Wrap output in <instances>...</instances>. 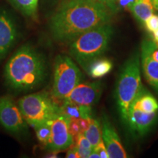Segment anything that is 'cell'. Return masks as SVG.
<instances>
[{"mask_svg": "<svg viewBox=\"0 0 158 158\" xmlns=\"http://www.w3.org/2000/svg\"><path fill=\"white\" fill-rule=\"evenodd\" d=\"M114 13L98 0H65L50 19L55 40L70 43L86 31L110 23Z\"/></svg>", "mask_w": 158, "mask_h": 158, "instance_id": "obj_1", "label": "cell"}, {"mask_svg": "<svg viewBox=\"0 0 158 158\" xmlns=\"http://www.w3.org/2000/svg\"><path fill=\"white\" fill-rule=\"evenodd\" d=\"M48 76V64L40 51L27 44L15 51L6 64L5 78L10 87L24 92L38 87Z\"/></svg>", "mask_w": 158, "mask_h": 158, "instance_id": "obj_2", "label": "cell"}, {"mask_svg": "<svg viewBox=\"0 0 158 158\" xmlns=\"http://www.w3.org/2000/svg\"><path fill=\"white\" fill-rule=\"evenodd\" d=\"M113 32L110 23L86 31L69 43V54L86 72L91 63L107 51Z\"/></svg>", "mask_w": 158, "mask_h": 158, "instance_id": "obj_3", "label": "cell"}, {"mask_svg": "<svg viewBox=\"0 0 158 158\" xmlns=\"http://www.w3.org/2000/svg\"><path fill=\"white\" fill-rule=\"evenodd\" d=\"M143 87L141 78V60L139 54L135 53L122 66L116 86V104L124 123L130 106Z\"/></svg>", "mask_w": 158, "mask_h": 158, "instance_id": "obj_4", "label": "cell"}, {"mask_svg": "<svg viewBox=\"0 0 158 158\" xmlns=\"http://www.w3.org/2000/svg\"><path fill=\"white\" fill-rule=\"evenodd\" d=\"M18 104L26 122L33 127L51 121L60 113V108L44 92L23 97L20 99Z\"/></svg>", "mask_w": 158, "mask_h": 158, "instance_id": "obj_5", "label": "cell"}, {"mask_svg": "<svg viewBox=\"0 0 158 158\" xmlns=\"http://www.w3.org/2000/svg\"><path fill=\"white\" fill-rule=\"evenodd\" d=\"M83 78L81 71L70 57L59 54L54 62L53 96L63 100L82 81Z\"/></svg>", "mask_w": 158, "mask_h": 158, "instance_id": "obj_6", "label": "cell"}, {"mask_svg": "<svg viewBox=\"0 0 158 158\" xmlns=\"http://www.w3.org/2000/svg\"><path fill=\"white\" fill-rule=\"evenodd\" d=\"M0 124L10 133L19 134L27 129V122L21 110L9 97L0 98Z\"/></svg>", "mask_w": 158, "mask_h": 158, "instance_id": "obj_7", "label": "cell"}, {"mask_svg": "<svg viewBox=\"0 0 158 158\" xmlns=\"http://www.w3.org/2000/svg\"><path fill=\"white\" fill-rule=\"evenodd\" d=\"M70 118L59 113L51 122V136L47 149L54 152L70 148L74 139L69 131Z\"/></svg>", "mask_w": 158, "mask_h": 158, "instance_id": "obj_8", "label": "cell"}, {"mask_svg": "<svg viewBox=\"0 0 158 158\" xmlns=\"http://www.w3.org/2000/svg\"><path fill=\"white\" fill-rule=\"evenodd\" d=\"M19 36L15 18L6 9L0 8V62L8 54Z\"/></svg>", "mask_w": 158, "mask_h": 158, "instance_id": "obj_9", "label": "cell"}, {"mask_svg": "<svg viewBox=\"0 0 158 158\" xmlns=\"http://www.w3.org/2000/svg\"><path fill=\"white\" fill-rule=\"evenodd\" d=\"M102 92V84L100 81L81 82L63 100V102L92 107L99 101Z\"/></svg>", "mask_w": 158, "mask_h": 158, "instance_id": "obj_10", "label": "cell"}, {"mask_svg": "<svg viewBox=\"0 0 158 158\" xmlns=\"http://www.w3.org/2000/svg\"><path fill=\"white\" fill-rule=\"evenodd\" d=\"M157 121L158 111L147 113L131 104L125 123L133 134L143 136L152 129Z\"/></svg>", "mask_w": 158, "mask_h": 158, "instance_id": "obj_11", "label": "cell"}, {"mask_svg": "<svg viewBox=\"0 0 158 158\" xmlns=\"http://www.w3.org/2000/svg\"><path fill=\"white\" fill-rule=\"evenodd\" d=\"M102 139L107 149L110 158H126L127 152L122 146L119 136L107 116H102L101 119Z\"/></svg>", "mask_w": 158, "mask_h": 158, "instance_id": "obj_12", "label": "cell"}, {"mask_svg": "<svg viewBox=\"0 0 158 158\" xmlns=\"http://www.w3.org/2000/svg\"><path fill=\"white\" fill-rule=\"evenodd\" d=\"M140 57L142 70L146 80L158 93V62L150 56L147 45L143 41L141 43Z\"/></svg>", "mask_w": 158, "mask_h": 158, "instance_id": "obj_13", "label": "cell"}, {"mask_svg": "<svg viewBox=\"0 0 158 158\" xmlns=\"http://www.w3.org/2000/svg\"><path fill=\"white\" fill-rule=\"evenodd\" d=\"M60 113L70 119L89 118L92 116L91 106H81L64 102L60 106Z\"/></svg>", "mask_w": 158, "mask_h": 158, "instance_id": "obj_14", "label": "cell"}, {"mask_svg": "<svg viewBox=\"0 0 158 158\" xmlns=\"http://www.w3.org/2000/svg\"><path fill=\"white\" fill-rule=\"evenodd\" d=\"M135 107L147 113H154L158 111V101L146 89L143 87L133 103Z\"/></svg>", "mask_w": 158, "mask_h": 158, "instance_id": "obj_15", "label": "cell"}, {"mask_svg": "<svg viewBox=\"0 0 158 158\" xmlns=\"http://www.w3.org/2000/svg\"><path fill=\"white\" fill-rule=\"evenodd\" d=\"M113 68V63L108 59L99 58L91 63L86 70L93 78H100L107 75Z\"/></svg>", "mask_w": 158, "mask_h": 158, "instance_id": "obj_16", "label": "cell"}, {"mask_svg": "<svg viewBox=\"0 0 158 158\" xmlns=\"http://www.w3.org/2000/svg\"><path fill=\"white\" fill-rule=\"evenodd\" d=\"M154 9L152 0H138L130 8V11L138 21L143 23L148 18L153 14Z\"/></svg>", "mask_w": 158, "mask_h": 158, "instance_id": "obj_17", "label": "cell"}, {"mask_svg": "<svg viewBox=\"0 0 158 158\" xmlns=\"http://www.w3.org/2000/svg\"><path fill=\"white\" fill-rule=\"evenodd\" d=\"M23 15L35 19L37 16L38 0H7Z\"/></svg>", "mask_w": 158, "mask_h": 158, "instance_id": "obj_18", "label": "cell"}, {"mask_svg": "<svg viewBox=\"0 0 158 158\" xmlns=\"http://www.w3.org/2000/svg\"><path fill=\"white\" fill-rule=\"evenodd\" d=\"M84 134L89 141L92 147H96L102 140V127L100 122L93 116L90 117L89 127L84 132Z\"/></svg>", "mask_w": 158, "mask_h": 158, "instance_id": "obj_19", "label": "cell"}, {"mask_svg": "<svg viewBox=\"0 0 158 158\" xmlns=\"http://www.w3.org/2000/svg\"><path fill=\"white\" fill-rule=\"evenodd\" d=\"M51 121L41 123L35 126L34 128L36 132L37 139L43 145L47 146L51 136Z\"/></svg>", "mask_w": 158, "mask_h": 158, "instance_id": "obj_20", "label": "cell"}, {"mask_svg": "<svg viewBox=\"0 0 158 158\" xmlns=\"http://www.w3.org/2000/svg\"><path fill=\"white\" fill-rule=\"evenodd\" d=\"M144 26L148 31L152 33L158 29V15L152 14L144 21Z\"/></svg>", "mask_w": 158, "mask_h": 158, "instance_id": "obj_21", "label": "cell"}, {"mask_svg": "<svg viewBox=\"0 0 158 158\" xmlns=\"http://www.w3.org/2000/svg\"><path fill=\"white\" fill-rule=\"evenodd\" d=\"M143 42L147 45L148 50H149V53L150 56L154 60L158 62V46L155 44V43L153 40L149 39L143 40Z\"/></svg>", "mask_w": 158, "mask_h": 158, "instance_id": "obj_22", "label": "cell"}, {"mask_svg": "<svg viewBox=\"0 0 158 158\" xmlns=\"http://www.w3.org/2000/svg\"><path fill=\"white\" fill-rule=\"evenodd\" d=\"M138 1V0H116V12L121 10H130V8Z\"/></svg>", "mask_w": 158, "mask_h": 158, "instance_id": "obj_23", "label": "cell"}, {"mask_svg": "<svg viewBox=\"0 0 158 158\" xmlns=\"http://www.w3.org/2000/svg\"><path fill=\"white\" fill-rule=\"evenodd\" d=\"M69 131L73 139H76V138L78 136L79 134L81 133V129L80 125H79L78 119H70L69 122Z\"/></svg>", "mask_w": 158, "mask_h": 158, "instance_id": "obj_24", "label": "cell"}, {"mask_svg": "<svg viewBox=\"0 0 158 158\" xmlns=\"http://www.w3.org/2000/svg\"><path fill=\"white\" fill-rule=\"evenodd\" d=\"M76 141L77 147L85 148V149H93L92 144L84 135V133H80L77 136L76 138Z\"/></svg>", "mask_w": 158, "mask_h": 158, "instance_id": "obj_25", "label": "cell"}, {"mask_svg": "<svg viewBox=\"0 0 158 158\" xmlns=\"http://www.w3.org/2000/svg\"><path fill=\"white\" fill-rule=\"evenodd\" d=\"M93 149L98 153L100 158H110L109 155H108L107 149H106V146H105V143L103 141H102V139L99 142L98 145L96 147H94Z\"/></svg>", "mask_w": 158, "mask_h": 158, "instance_id": "obj_26", "label": "cell"}, {"mask_svg": "<svg viewBox=\"0 0 158 158\" xmlns=\"http://www.w3.org/2000/svg\"><path fill=\"white\" fill-rule=\"evenodd\" d=\"M98 1L104 4L106 6H107L108 8L113 12L114 13H116V0H98Z\"/></svg>", "mask_w": 158, "mask_h": 158, "instance_id": "obj_27", "label": "cell"}, {"mask_svg": "<svg viewBox=\"0 0 158 158\" xmlns=\"http://www.w3.org/2000/svg\"><path fill=\"white\" fill-rule=\"evenodd\" d=\"M66 157L68 158H79V155L77 146L71 145L70 147V149L68 150L66 154Z\"/></svg>", "mask_w": 158, "mask_h": 158, "instance_id": "obj_28", "label": "cell"}, {"mask_svg": "<svg viewBox=\"0 0 158 158\" xmlns=\"http://www.w3.org/2000/svg\"><path fill=\"white\" fill-rule=\"evenodd\" d=\"M77 149H78L79 157L82 158L89 157V155L91 152H92V149H85V148L78 147H77Z\"/></svg>", "mask_w": 158, "mask_h": 158, "instance_id": "obj_29", "label": "cell"}, {"mask_svg": "<svg viewBox=\"0 0 158 158\" xmlns=\"http://www.w3.org/2000/svg\"><path fill=\"white\" fill-rule=\"evenodd\" d=\"M79 125H80L82 133L87 129L89 124V118H79L78 119Z\"/></svg>", "mask_w": 158, "mask_h": 158, "instance_id": "obj_30", "label": "cell"}, {"mask_svg": "<svg viewBox=\"0 0 158 158\" xmlns=\"http://www.w3.org/2000/svg\"><path fill=\"white\" fill-rule=\"evenodd\" d=\"M152 40L158 46V29L152 32Z\"/></svg>", "mask_w": 158, "mask_h": 158, "instance_id": "obj_31", "label": "cell"}, {"mask_svg": "<svg viewBox=\"0 0 158 158\" xmlns=\"http://www.w3.org/2000/svg\"><path fill=\"white\" fill-rule=\"evenodd\" d=\"M89 158H100V155H98V153L94 150V149H92V152H91L89 157Z\"/></svg>", "mask_w": 158, "mask_h": 158, "instance_id": "obj_32", "label": "cell"}, {"mask_svg": "<svg viewBox=\"0 0 158 158\" xmlns=\"http://www.w3.org/2000/svg\"><path fill=\"white\" fill-rule=\"evenodd\" d=\"M152 2L154 8H155L156 10H158V0H152Z\"/></svg>", "mask_w": 158, "mask_h": 158, "instance_id": "obj_33", "label": "cell"}]
</instances>
